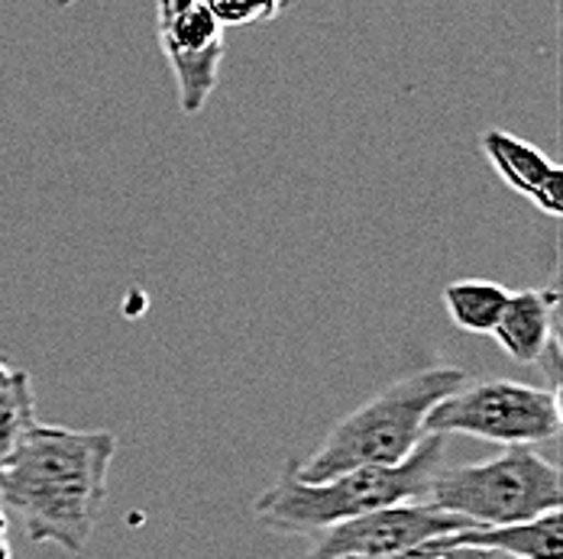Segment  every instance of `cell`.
<instances>
[{
	"label": "cell",
	"mask_w": 563,
	"mask_h": 559,
	"mask_svg": "<svg viewBox=\"0 0 563 559\" xmlns=\"http://www.w3.org/2000/svg\"><path fill=\"white\" fill-rule=\"evenodd\" d=\"M113 452L111 431L43 427L36 421L0 462V504L20 517L26 540L81 557L101 517Z\"/></svg>",
	"instance_id": "1"
},
{
	"label": "cell",
	"mask_w": 563,
	"mask_h": 559,
	"mask_svg": "<svg viewBox=\"0 0 563 559\" xmlns=\"http://www.w3.org/2000/svg\"><path fill=\"white\" fill-rule=\"evenodd\" d=\"M444 447L448 437L428 434L398 466H363L331 476L324 482H301L295 476V459H291L282 469L279 482L253 502V514L269 530L291 537H318L321 530L343 524L350 517L369 514L376 507L424 502L434 476L441 472Z\"/></svg>",
	"instance_id": "2"
},
{
	"label": "cell",
	"mask_w": 563,
	"mask_h": 559,
	"mask_svg": "<svg viewBox=\"0 0 563 559\" xmlns=\"http://www.w3.org/2000/svg\"><path fill=\"white\" fill-rule=\"evenodd\" d=\"M470 382L460 366H428L408 372L363 401L331 427L324 444L305 459H295L301 482H324L363 466H398L428 437V414Z\"/></svg>",
	"instance_id": "3"
},
{
	"label": "cell",
	"mask_w": 563,
	"mask_h": 559,
	"mask_svg": "<svg viewBox=\"0 0 563 559\" xmlns=\"http://www.w3.org/2000/svg\"><path fill=\"white\" fill-rule=\"evenodd\" d=\"M424 502L473 527H506L561 507V469L538 449L508 447L486 462L438 472Z\"/></svg>",
	"instance_id": "4"
},
{
	"label": "cell",
	"mask_w": 563,
	"mask_h": 559,
	"mask_svg": "<svg viewBox=\"0 0 563 559\" xmlns=\"http://www.w3.org/2000/svg\"><path fill=\"white\" fill-rule=\"evenodd\" d=\"M424 431L476 437L506 449L538 447L561 434V394L511 379L466 382L428 414Z\"/></svg>",
	"instance_id": "5"
},
{
	"label": "cell",
	"mask_w": 563,
	"mask_h": 559,
	"mask_svg": "<svg viewBox=\"0 0 563 559\" xmlns=\"http://www.w3.org/2000/svg\"><path fill=\"white\" fill-rule=\"evenodd\" d=\"M470 527L466 517L431 502H398L321 530L308 559H398Z\"/></svg>",
	"instance_id": "6"
},
{
	"label": "cell",
	"mask_w": 563,
	"mask_h": 559,
	"mask_svg": "<svg viewBox=\"0 0 563 559\" xmlns=\"http://www.w3.org/2000/svg\"><path fill=\"white\" fill-rule=\"evenodd\" d=\"M159 46L169 58L178 108L185 116L205 111L224 62V26L211 16L205 0H156Z\"/></svg>",
	"instance_id": "7"
},
{
	"label": "cell",
	"mask_w": 563,
	"mask_h": 559,
	"mask_svg": "<svg viewBox=\"0 0 563 559\" xmlns=\"http://www.w3.org/2000/svg\"><path fill=\"white\" fill-rule=\"evenodd\" d=\"M479 146L511 191L528 198L541 214L563 217V168L558 163H551L538 146L503 130H486Z\"/></svg>",
	"instance_id": "8"
},
{
	"label": "cell",
	"mask_w": 563,
	"mask_h": 559,
	"mask_svg": "<svg viewBox=\"0 0 563 559\" xmlns=\"http://www.w3.org/2000/svg\"><path fill=\"white\" fill-rule=\"evenodd\" d=\"M561 327V291L551 288H525L508 291L506 311L496 324L493 336L506 349V356L518 366H534L544 353L548 339Z\"/></svg>",
	"instance_id": "9"
},
{
	"label": "cell",
	"mask_w": 563,
	"mask_h": 559,
	"mask_svg": "<svg viewBox=\"0 0 563 559\" xmlns=\"http://www.w3.org/2000/svg\"><path fill=\"white\" fill-rule=\"evenodd\" d=\"M434 547H489L515 559H563V524L561 507L538 514L531 521H518L506 527H470L448 534L434 544H424L421 550Z\"/></svg>",
	"instance_id": "10"
},
{
	"label": "cell",
	"mask_w": 563,
	"mask_h": 559,
	"mask_svg": "<svg viewBox=\"0 0 563 559\" xmlns=\"http://www.w3.org/2000/svg\"><path fill=\"white\" fill-rule=\"evenodd\" d=\"M508 288L499 281L463 279L444 288V308L463 334H493L506 311Z\"/></svg>",
	"instance_id": "11"
},
{
	"label": "cell",
	"mask_w": 563,
	"mask_h": 559,
	"mask_svg": "<svg viewBox=\"0 0 563 559\" xmlns=\"http://www.w3.org/2000/svg\"><path fill=\"white\" fill-rule=\"evenodd\" d=\"M36 424V401L30 372L10 369L0 382V462L13 452L20 437Z\"/></svg>",
	"instance_id": "12"
},
{
	"label": "cell",
	"mask_w": 563,
	"mask_h": 559,
	"mask_svg": "<svg viewBox=\"0 0 563 559\" xmlns=\"http://www.w3.org/2000/svg\"><path fill=\"white\" fill-rule=\"evenodd\" d=\"M205 7L221 26H253L276 20L285 0H205Z\"/></svg>",
	"instance_id": "13"
},
{
	"label": "cell",
	"mask_w": 563,
	"mask_h": 559,
	"mask_svg": "<svg viewBox=\"0 0 563 559\" xmlns=\"http://www.w3.org/2000/svg\"><path fill=\"white\" fill-rule=\"evenodd\" d=\"M428 554H438L441 559H515L489 547H434Z\"/></svg>",
	"instance_id": "14"
},
{
	"label": "cell",
	"mask_w": 563,
	"mask_h": 559,
	"mask_svg": "<svg viewBox=\"0 0 563 559\" xmlns=\"http://www.w3.org/2000/svg\"><path fill=\"white\" fill-rule=\"evenodd\" d=\"M7 537V511H3V504H0V540Z\"/></svg>",
	"instance_id": "15"
},
{
	"label": "cell",
	"mask_w": 563,
	"mask_h": 559,
	"mask_svg": "<svg viewBox=\"0 0 563 559\" xmlns=\"http://www.w3.org/2000/svg\"><path fill=\"white\" fill-rule=\"evenodd\" d=\"M0 559H10V544H7V537L0 540Z\"/></svg>",
	"instance_id": "16"
},
{
	"label": "cell",
	"mask_w": 563,
	"mask_h": 559,
	"mask_svg": "<svg viewBox=\"0 0 563 559\" xmlns=\"http://www.w3.org/2000/svg\"><path fill=\"white\" fill-rule=\"evenodd\" d=\"M7 372H10V369H7V362H3V359H0V382H3V379H7Z\"/></svg>",
	"instance_id": "17"
}]
</instances>
